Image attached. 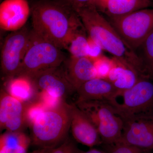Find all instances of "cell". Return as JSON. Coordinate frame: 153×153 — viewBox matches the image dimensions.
<instances>
[{"mask_svg":"<svg viewBox=\"0 0 153 153\" xmlns=\"http://www.w3.org/2000/svg\"><path fill=\"white\" fill-rule=\"evenodd\" d=\"M32 20L33 33L61 49H66L73 34L83 26L76 12L63 3L49 1L33 6Z\"/></svg>","mask_w":153,"mask_h":153,"instance_id":"obj_2","label":"cell"},{"mask_svg":"<svg viewBox=\"0 0 153 153\" xmlns=\"http://www.w3.org/2000/svg\"><path fill=\"white\" fill-rule=\"evenodd\" d=\"M123 120L122 134L119 142L141 149L153 150V113Z\"/></svg>","mask_w":153,"mask_h":153,"instance_id":"obj_9","label":"cell"},{"mask_svg":"<svg viewBox=\"0 0 153 153\" xmlns=\"http://www.w3.org/2000/svg\"><path fill=\"white\" fill-rule=\"evenodd\" d=\"M31 30L24 27L7 36L1 52L3 74L9 79L17 76L30 43Z\"/></svg>","mask_w":153,"mask_h":153,"instance_id":"obj_8","label":"cell"},{"mask_svg":"<svg viewBox=\"0 0 153 153\" xmlns=\"http://www.w3.org/2000/svg\"><path fill=\"white\" fill-rule=\"evenodd\" d=\"M107 153H150L149 150L134 146L118 142L110 145H104Z\"/></svg>","mask_w":153,"mask_h":153,"instance_id":"obj_23","label":"cell"},{"mask_svg":"<svg viewBox=\"0 0 153 153\" xmlns=\"http://www.w3.org/2000/svg\"><path fill=\"white\" fill-rule=\"evenodd\" d=\"M140 47L142 50V55L140 57L149 77L153 78V30Z\"/></svg>","mask_w":153,"mask_h":153,"instance_id":"obj_21","label":"cell"},{"mask_svg":"<svg viewBox=\"0 0 153 153\" xmlns=\"http://www.w3.org/2000/svg\"><path fill=\"white\" fill-rule=\"evenodd\" d=\"M65 60L61 49L31 30L30 43L17 76L31 78L40 71L59 67Z\"/></svg>","mask_w":153,"mask_h":153,"instance_id":"obj_5","label":"cell"},{"mask_svg":"<svg viewBox=\"0 0 153 153\" xmlns=\"http://www.w3.org/2000/svg\"><path fill=\"white\" fill-rule=\"evenodd\" d=\"M67 79L76 91L85 82L97 78L93 60L88 57H70L64 70Z\"/></svg>","mask_w":153,"mask_h":153,"instance_id":"obj_15","label":"cell"},{"mask_svg":"<svg viewBox=\"0 0 153 153\" xmlns=\"http://www.w3.org/2000/svg\"><path fill=\"white\" fill-rule=\"evenodd\" d=\"M37 89L32 79L25 76H18L9 79L7 85L8 94L22 102L29 101Z\"/></svg>","mask_w":153,"mask_h":153,"instance_id":"obj_19","label":"cell"},{"mask_svg":"<svg viewBox=\"0 0 153 153\" xmlns=\"http://www.w3.org/2000/svg\"><path fill=\"white\" fill-rule=\"evenodd\" d=\"M71 126L76 141L91 148L102 143L97 129L75 104L71 105Z\"/></svg>","mask_w":153,"mask_h":153,"instance_id":"obj_13","label":"cell"},{"mask_svg":"<svg viewBox=\"0 0 153 153\" xmlns=\"http://www.w3.org/2000/svg\"><path fill=\"white\" fill-rule=\"evenodd\" d=\"M63 4L76 12L77 10L87 5L90 0H63Z\"/></svg>","mask_w":153,"mask_h":153,"instance_id":"obj_28","label":"cell"},{"mask_svg":"<svg viewBox=\"0 0 153 153\" xmlns=\"http://www.w3.org/2000/svg\"><path fill=\"white\" fill-rule=\"evenodd\" d=\"M52 149H40L38 150L34 151L32 153H48Z\"/></svg>","mask_w":153,"mask_h":153,"instance_id":"obj_30","label":"cell"},{"mask_svg":"<svg viewBox=\"0 0 153 153\" xmlns=\"http://www.w3.org/2000/svg\"><path fill=\"white\" fill-rule=\"evenodd\" d=\"M31 139L20 131H8L0 137V153H27Z\"/></svg>","mask_w":153,"mask_h":153,"instance_id":"obj_18","label":"cell"},{"mask_svg":"<svg viewBox=\"0 0 153 153\" xmlns=\"http://www.w3.org/2000/svg\"><path fill=\"white\" fill-rule=\"evenodd\" d=\"M24 103L2 91L0 99L1 129L8 131H18L26 123Z\"/></svg>","mask_w":153,"mask_h":153,"instance_id":"obj_12","label":"cell"},{"mask_svg":"<svg viewBox=\"0 0 153 153\" xmlns=\"http://www.w3.org/2000/svg\"><path fill=\"white\" fill-rule=\"evenodd\" d=\"M78 153H107V152L105 150H101L98 149L91 148L90 150L86 151V152L79 151Z\"/></svg>","mask_w":153,"mask_h":153,"instance_id":"obj_29","label":"cell"},{"mask_svg":"<svg viewBox=\"0 0 153 153\" xmlns=\"http://www.w3.org/2000/svg\"><path fill=\"white\" fill-rule=\"evenodd\" d=\"M39 101L43 103L47 110L56 108L63 102V99L52 95L45 91L41 90L38 93Z\"/></svg>","mask_w":153,"mask_h":153,"instance_id":"obj_25","label":"cell"},{"mask_svg":"<svg viewBox=\"0 0 153 153\" xmlns=\"http://www.w3.org/2000/svg\"><path fill=\"white\" fill-rule=\"evenodd\" d=\"M88 4L94 6L108 18H115L148 8L153 3L150 0H90Z\"/></svg>","mask_w":153,"mask_h":153,"instance_id":"obj_14","label":"cell"},{"mask_svg":"<svg viewBox=\"0 0 153 153\" xmlns=\"http://www.w3.org/2000/svg\"><path fill=\"white\" fill-rule=\"evenodd\" d=\"M75 145L70 141H65L57 147L52 149L50 153H78Z\"/></svg>","mask_w":153,"mask_h":153,"instance_id":"obj_26","label":"cell"},{"mask_svg":"<svg viewBox=\"0 0 153 153\" xmlns=\"http://www.w3.org/2000/svg\"><path fill=\"white\" fill-rule=\"evenodd\" d=\"M76 13L88 37L98 44L102 50L133 67L142 78H149L140 56L94 6L87 4Z\"/></svg>","mask_w":153,"mask_h":153,"instance_id":"obj_1","label":"cell"},{"mask_svg":"<svg viewBox=\"0 0 153 153\" xmlns=\"http://www.w3.org/2000/svg\"><path fill=\"white\" fill-rule=\"evenodd\" d=\"M37 89L45 91L52 95L63 99L74 90L60 66L38 72L31 78Z\"/></svg>","mask_w":153,"mask_h":153,"instance_id":"obj_10","label":"cell"},{"mask_svg":"<svg viewBox=\"0 0 153 153\" xmlns=\"http://www.w3.org/2000/svg\"><path fill=\"white\" fill-rule=\"evenodd\" d=\"M112 60V67L106 79L118 91L129 89L143 78L137 70L128 63L114 57Z\"/></svg>","mask_w":153,"mask_h":153,"instance_id":"obj_17","label":"cell"},{"mask_svg":"<svg viewBox=\"0 0 153 153\" xmlns=\"http://www.w3.org/2000/svg\"><path fill=\"white\" fill-rule=\"evenodd\" d=\"M30 13L27 0H4L0 5V26L6 31L15 32L25 27Z\"/></svg>","mask_w":153,"mask_h":153,"instance_id":"obj_11","label":"cell"},{"mask_svg":"<svg viewBox=\"0 0 153 153\" xmlns=\"http://www.w3.org/2000/svg\"><path fill=\"white\" fill-rule=\"evenodd\" d=\"M97 77L106 79L113 65V60L102 56L93 60Z\"/></svg>","mask_w":153,"mask_h":153,"instance_id":"obj_24","label":"cell"},{"mask_svg":"<svg viewBox=\"0 0 153 153\" xmlns=\"http://www.w3.org/2000/svg\"><path fill=\"white\" fill-rule=\"evenodd\" d=\"M102 49L101 47L88 37V57L93 60L102 55Z\"/></svg>","mask_w":153,"mask_h":153,"instance_id":"obj_27","label":"cell"},{"mask_svg":"<svg viewBox=\"0 0 153 153\" xmlns=\"http://www.w3.org/2000/svg\"><path fill=\"white\" fill-rule=\"evenodd\" d=\"M47 110L45 105L39 101L30 103L25 107L24 114L26 123L31 126Z\"/></svg>","mask_w":153,"mask_h":153,"instance_id":"obj_22","label":"cell"},{"mask_svg":"<svg viewBox=\"0 0 153 153\" xmlns=\"http://www.w3.org/2000/svg\"><path fill=\"white\" fill-rule=\"evenodd\" d=\"M84 26L78 29L70 38L66 46L71 57H88V37Z\"/></svg>","mask_w":153,"mask_h":153,"instance_id":"obj_20","label":"cell"},{"mask_svg":"<svg viewBox=\"0 0 153 153\" xmlns=\"http://www.w3.org/2000/svg\"><path fill=\"white\" fill-rule=\"evenodd\" d=\"M71 105L65 102L47 110L31 126V142L40 149L57 147L64 142L71 126Z\"/></svg>","mask_w":153,"mask_h":153,"instance_id":"obj_3","label":"cell"},{"mask_svg":"<svg viewBox=\"0 0 153 153\" xmlns=\"http://www.w3.org/2000/svg\"><path fill=\"white\" fill-rule=\"evenodd\" d=\"M117 91L107 79L94 78L83 83L76 90L78 98L76 103L91 100L107 101Z\"/></svg>","mask_w":153,"mask_h":153,"instance_id":"obj_16","label":"cell"},{"mask_svg":"<svg viewBox=\"0 0 153 153\" xmlns=\"http://www.w3.org/2000/svg\"><path fill=\"white\" fill-rule=\"evenodd\" d=\"M75 104L95 126L104 145L120 140L123 120L107 101L91 100Z\"/></svg>","mask_w":153,"mask_h":153,"instance_id":"obj_6","label":"cell"},{"mask_svg":"<svg viewBox=\"0 0 153 153\" xmlns=\"http://www.w3.org/2000/svg\"><path fill=\"white\" fill-rule=\"evenodd\" d=\"M107 19L124 40L135 50L153 30V8Z\"/></svg>","mask_w":153,"mask_h":153,"instance_id":"obj_7","label":"cell"},{"mask_svg":"<svg viewBox=\"0 0 153 153\" xmlns=\"http://www.w3.org/2000/svg\"><path fill=\"white\" fill-rule=\"evenodd\" d=\"M107 102L123 120L153 113V82L141 78L131 88L117 90Z\"/></svg>","mask_w":153,"mask_h":153,"instance_id":"obj_4","label":"cell"},{"mask_svg":"<svg viewBox=\"0 0 153 153\" xmlns=\"http://www.w3.org/2000/svg\"><path fill=\"white\" fill-rule=\"evenodd\" d=\"M150 1H153V0H150Z\"/></svg>","mask_w":153,"mask_h":153,"instance_id":"obj_31","label":"cell"}]
</instances>
